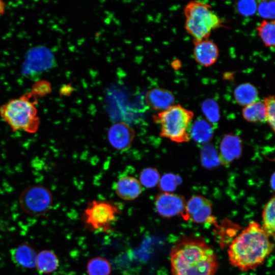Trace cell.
Instances as JSON below:
<instances>
[{"label": "cell", "instance_id": "obj_1", "mask_svg": "<svg viewBox=\"0 0 275 275\" xmlns=\"http://www.w3.org/2000/svg\"><path fill=\"white\" fill-rule=\"evenodd\" d=\"M172 275H215L218 261L213 249L198 236H184L170 254Z\"/></svg>", "mask_w": 275, "mask_h": 275}, {"label": "cell", "instance_id": "obj_2", "mask_svg": "<svg viewBox=\"0 0 275 275\" xmlns=\"http://www.w3.org/2000/svg\"><path fill=\"white\" fill-rule=\"evenodd\" d=\"M273 249V245L261 225L252 221L229 245V261L240 271H248L262 264Z\"/></svg>", "mask_w": 275, "mask_h": 275}, {"label": "cell", "instance_id": "obj_3", "mask_svg": "<svg viewBox=\"0 0 275 275\" xmlns=\"http://www.w3.org/2000/svg\"><path fill=\"white\" fill-rule=\"evenodd\" d=\"M36 96L26 93L12 99L0 106V116L12 131L34 134L39 130L40 119Z\"/></svg>", "mask_w": 275, "mask_h": 275}, {"label": "cell", "instance_id": "obj_4", "mask_svg": "<svg viewBox=\"0 0 275 275\" xmlns=\"http://www.w3.org/2000/svg\"><path fill=\"white\" fill-rule=\"evenodd\" d=\"M194 113L180 104H173L153 116L160 128L159 135L176 143L189 141V125Z\"/></svg>", "mask_w": 275, "mask_h": 275}, {"label": "cell", "instance_id": "obj_5", "mask_svg": "<svg viewBox=\"0 0 275 275\" xmlns=\"http://www.w3.org/2000/svg\"><path fill=\"white\" fill-rule=\"evenodd\" d=\"M185 29L194 42L208 39L211 32L222 26V21L208 4L201 1L189 2L184 9Z\"/></svg>", "mask_w": 275, "mask_h": 275}, {"label": "cell", "instance_id": "obj_6", "mask_svg": "<svg viewBox=\"0 0 275 275\" xmlns=\"http://www.w3.org/2000/svg\"><path fill=\"white\" fill-rule=\"evenodd\" d=\"M121 211L117 204L106 200H92L88 202L81 219L85 227L95 232L107 233L113 230Z\"/></svg>", "mask_w": 275, "mask_h": 275}, {"label": "cell", "instance_id": "obj_7", "mask_svg": "<svg viewBox=\"0 0 275 275\" xmlns=\"http://www.w3.org/2000/svg\"><path fill=\"white\" fill-rule=\"evenodd\" d=\"M21 208L26 214L33 216L46 213L53 204V198L50 190L40 184L30 185L25 188L19 197Z\"/></svg>", "mask_w": 275, "mask_h": 275}, {"label": "cell", "instance_id": "obj_8", "mask_svg": "<svg viewBox=\"0 0 275 275\" xmlns=\"http://www.w3.org/2000/svg\"><path fill=\"white\" fill-rule=\"evenodd\" d=\"M212 212L211 202L202 196L196 195L186 202L181 216L185 221L203 224L212 219Z\"/></svg>", "mask_w": 275, "mask_h": 275}, {"label": "cell", "instance_id": "obj_9", "mask_svg": "<svg viewBox=\"0 0 275 275\" xmlns=\"http://www.w3.org/2000/svg\"><path fill=\"white\" fill-rule=\"evenodd\" d=\"M186 202L181 195L162 192L156 196L154 206L160 216L164 218H171L182 214Z\"/></svg>", "mask_w": 275, "mask_h": 275}, {"label": "cell", "instance_id": "obj_10", "mask_svg": "<svg viewBox=\"0 0 275 275\" xmlns=\"http://www.w3.org/2000/svg\"><path fill=\"white\" fill-rule=\"evenodd\" d=\"M135 135L134 130L127 123H115L108 129L107 139L109 144L115 149L124 150L131 145Z\"/></svg>", "mask_w": 275, "mask_h": 275}, {"label": "cell", "instance_id": "obj_11", "mask_svg": "<svg viewBox=\"0 0 275 275\" xmlns=\"http://www.w3.org/2000/svg\"><path fill=\"white\" fill-rule=\"evenodd\" d=\"M242 143L241 139L234 134H227L223 137L219 147V163L228 166L241 155Z\"/></svg>", "mask_w": 275, "mask_h": 275}, {"label": "cell", "instance_id": "obj_12", "mask_svg": "<svg viewBox=\"0 0 275 275\" xmlns=\"http://www.w3.org/2000/svg\"><path fill=\"white\" fill-rule=\"evenodd\" d=\"M193 55L195 61L200 65L209 67L217 61L219 50L213 41L206 39L194 42Z\"/></svg>", "mask_w": 275, "mask_h": 275}, {"label": "cell", "instance_id": "obj_13", "mask_svg": "<svg viewBox=\"0 0 275 275\" xmlns=\"http://www.w3.org/2000/svg\"><path fill=\"white\" fill-rule=\"evenodd\" d=\"M113 188L117 196L124 201L134 200L143 191V186L140 181L131 176L120 177L114 184Z\"/></svg>", "mask_w": 275, "mask_h": 275}, {"label": "cell", "instance_id": "obj_14", "mask_svg": "<svg viewBox=\"0 0 275 275\" xmlns=\"http://www.w3.org/2000/svg\"><path fill=\"white\" fill-rule=\"evenodd\" d=\"M145 100L148 106L160 112L173 105L175 97L173 93L167 89L154 88L147 91Z\"/></svg>", "mask_w": 275, "mask_h": 275}, {"label": "cell", "instance_id": "obj_15", "mask_svg": "<svg viewBox=\"0 0 275 275\" xmlns=\"http://www.w3.org/2000/svg\"><path fill=\"white\" fill-rule=\"evenodd\" d=\"M37 253L30 244L24 242L10 251V257L13 263L25 269L35 268Z\"/></svg>", "mask_w": 275, "mask_h": 275}, {"label": "cell", "instance_id": "obj_16", "mask_svg": "<svg viewBox=\"0 0 275 275\" xmlns=\"http://www.w3.org/2000/svg\"><path fill=\"white\" fill-rule=\"evenodd\" d=\"M59 266V258L53 251L43 250L37 253L35 268L39 273L50 274L56 271Z\"/></svg>", "mask_w": 275, "mask_h": 275}, {"label": "cell", "instance_id": "obj_17", "mask_svg": "<svg viewBox=\"0 0 275 275\" xmlns=\"http://www.w3.org/2000/svg\"><path fill=\"white\" fill-rule=\"evenodd\" d=\"M258 91L252 84L246 82L238 86L234 90V99L237 103L246 106L258 100Z\"/></svg>", "mask_w": 275, "mask_h": 275}, {"label": "cell", "instance_id": "obj_18", "mask_svg": "<svg viewBox=\"0 0 275 275\" xmlns=\"http://www.w3.org/2000/svg\"><path fill=\"white\" fill-rule=\"evenodd\" d=\"M213 128L211 124L203 119L196 120L190 128L189 135L198 143H207L213 134Z\"/></svg>", "mask_w": 275, "mask_h": 275}, {"label": "cell", "instance_id": "obj_19", "mask_svg": "<svg viewBox=\"0 0 275 275\" xmlns=\"http://www.w3.org/2000/svg\"><path fill=\"white\" fill-rule=\"evenodd\" d=\"M242 116L248 122L257 123L266 121V109L263 101L257 100L242 109Z\"/></svg>", "mask_w": 275, "mask_h": 275}, {"label": "cell", "instance_id": "obj_20", "mask_svg": "<svg viewBox=\"0 0 275 275\" xmlns=\"http://www.w3.org/2000/svg\"><path fill=\"white\" fill-rule=\"evenodd\" d=\"M274 205L275 198L273 195L267 202L262 211V227L268 237H274Z\"/></svg>", "mask_w": 275, "mask_h": 275}, {"label": "cell", "instance_id": "obj_21", "mask_svg": "<svg viewBox=\"0 0 275 275\" xmlns=\"http://www.w3.org/2000/svg\"><path fill=\"white\" fill-rule=\"evenodd\" d=\"M258 34L265 46L274 48L275 44V22L271 21L262 20L256 28Z\"/></svg>", "mask_w": 275, "mask_h": 275}, {"label": "cell", "instance_id": "obj_22", "mask_svg": "<svg viewBox=\"0 0 275 275\" xmlns=\"http://www.w3.org/2000/svg\"><path fill=\"white\" fill-rule=\"evenodd\" d=\"M87 271L88 275H110L112 266L106 258L95 257L88 262Z\"/></svg>", "mask_w": 275, "mask_h": 275}, {"label": "cell", "instance_id": "obj_23", "mask_svg": "<svg viewBox=\"0 0 275 275\" xmlns=\"http://www.w3.org/2000/svg\"><path fill=\"white\" fill-rule=\"evenodd\" d=\"M159 179L160 174L157 169L147 167L141 171L139 180L142 186L150 188L157 185Z\"/></svg>", "mask_w": 275, "mask_h": 275}, {"label": "cell", "instance_id": "obj_24", "mask_svg": "<svg viewBox=\"0 0 275 275\" xmlns=\"http://www.w3.org/2000/svg\"><path fill=\"white\" fill-rule=\"evenodd\" d=\"M201 160L203 166L207 168L217 167L219 163L216 151L210 145H205L201 150Z\"/></svg>", "mask_w": 275, "mask_h": 275}, {"label": "cell", "instance_id": "obj_25", "mask_svg": "<svg viewBox=\"0 0 275 275\" xmlns=\"http://www.w3.org/2000/svg\"><path fill=\"white\" fill-rule=\"evenodd\" d=\"M202 109L208 121L217 123L219 119V111L217 103L212 99H207L202 103Z\"/></svg>", "mask_w": 275, "mask_h": 275}, {"label": "cell", "instance_id": "obj_26", "mask_svg": "<svg viewBox=\"0 0 275 275\" xmlns=\"http://www.w3.org/2000/svg\"><path fill=\"white\" fill-rule=\"evenodd\" d=\"M181 178L175 174L167 173L160 178L158 183L159 189L163 193H172L181 182Z\"/></svg>", "mask_w": 275, "mask_h": 275}, {"label": "cell", "instance_id": "obj_27", "mask_svg": "<svg viewBox=\"0 0 275 275\" xmlns=\"http://www.w3.org/2000/svg\"><path fill=\"white\" fill-rule=\"evenodd\" d=\"M266 109V121L270 126L272 130L274 131V118H275V100L274 95H269L264 99Z\"/></svg>", "mask_w": 275, "mask_h": 275}, {"label": "cell", "instance_id": "obj_28", "mask_svg": "<svg viewBox=\"0 0 275 275\" xmlns=\"http://www.w3.org/2000/svg\"><path fill=\"white\" fill-rule=\"evenodd\" d=\"M257 10L263 18L274 20L275 16V3L274 1H261L257 5Z\"/></svg>", "mask_w": 275, "mask_h": 275}, {"label": "cell", "instance_id": "obj_29", "mask_svg": "<svg viewBox=\"0 0 275 275\" xmlns=\"http://www.w3.org/2000/svg\"><path fill=\"white\" fill-rule=\"evenodd\" d=\"M237 12L244 16L254 15L257 11V4L252 0L240 1L235 5Z\"/></svg>", "mask_w": 275, "mask_h": 275}, {"label": "cell", "instance_id": "obj_30", "mask_svg": "<svg viewBox=\"0 0 275 275\" xmlns=\"http://www.w3.org/2000/svg\"><path fill=\"white\" fill-rule=\"evenodd\" d=\"M47 81H42L36 83L33 88V92L35 96H44L50 90V85Z\"/></svg>", "mask_w": 275, "mask_h": 275}, {"label": "cell", "instance_id": "obj_31", "mask_svg": "<svg viewBox=\"0 0 275 275\" xmlns=\"http://www.w3.org/2000/svg\"><path fill=\"white\" fill-rule=\"evenodd\" d=\"M274 173H273V174H272V175L271 176V178H270V186L271 187V188L274 190Z\"/></svg>", "mask_w": 275, "mask_h": 275}, {"label": "cell", "instance_id": "obj_32", "mask_svg": "<svg viewBox=\"0 0 275 275\" xmlns=\"http://www.w3.org/2000/svg\"><path fill=\"white\" fill-rule=\"evenodd\" d=\"M4 9V4H3L2 2L0 1V14H2L3 12Z\"/></svg>", "mask_w": 275, "mask_h": 275}]
</instances>
